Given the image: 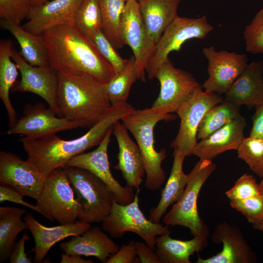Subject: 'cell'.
<instances>
[{
	"label": "cell",
	"mask_w": 263,
	"mask_h": 263,
	"mask_svg": "<svg viewBox=\"0 0 263 263\" xmlns=\"http://www.w3.org/2000/svg\"><path fill=\"white\" fill-rule=\"evenodd\" d=\"M253 227L258 230L263 232V221L252 224Z\"/></svg>",
	"instance_id": "cell-48"
},
{
	"label": "cell",
	"mask_w": 263,
	"mask_h": 263,
	"mask_svg": "<svg viewBox=\"0 0 263 263\" xmlns=\"http://www.w3.org/2000/svg\"><path fill=\"white\" fill-rule=\"evenodd\" d=\"M139 191L137 189L134 200L128 204L114 203L111 212L102 222V228L114 238H120L127 232L134 233L154 250L156 238L170 233V230L168 225L163 226L146 218L139 207Z\"/></svg>",
	"instance_id": "cell-7"
},
{
	"label": "cell",
	"mask_w": 263,
	"mask_h": 263,
	"mask_svg": "<svg viewBox=\"0 0 263 263\" xmlns=\"http://www.w3.org/2000/svg\"><path fill=\"white\" fill-rule=\"evenodd\" d=\"M12 58L21 75L20 79L16 81L12 91L29 92L38 95L59 116L56 97L58 73L50 66L38 67L29 64L14 47Z\"/></svg>",
	"instance_id": "cell-15"
},
{
	"label": "cell",
	"mask_w": 263,
	"mask_h": 263,
	"mask_svg": "<svg viewBox=\"0 0 263 263\" xmlns=\"http://www.w3.org/2000/svg\"><path fill=\"white\" fill-rule=\"evenodd\" d=\"M240 108L225 99L209 109L198 129L197 139H202L239 117Z\"/></svg>",
	"instance_id": "cell-32"
},
{
	"label": "cell",
	"mask_w": 263,
	"mask_h": 263,
	"mask_svg": "<svg viewBox=\"0 0 263 263\" xmlns=\"http://www.w3.org/2000/svg\"><path fill=\"white\" fill-rule=\"evenodd\" d=\"M140 263L137 257L134 241H130L123 245L118 251L111 256L106 263Z\"/></svg>",
	"instance_id": "cell-41"
},
{
	"label": "cell",
	"mask_w": 263,
	"mask_h": 263,
	"mask_svg": "<svg viewBox=\"0 0 263 263\" xmlns=\"http://www.w3.org/2000/svg\"><path fill=\"white\" fill-rule=\"evenodd\" d=\"M35 241L34 263H41L51 248L69 236L82 234L90 228L91 224L79 220L74 223L47 227L39 223L29 212L23 218Z\"/></svg>",
	"instance_id": "cell-21"
},
{
	"label": "cell",
	"mask_w": 263,
	"mask_h": 263,
	"mask_svg": "<svg viewBox=\"0 0 263 263\" xmlns=\"http://www.w3.org/2000/svg\"><path fill=\"white\" fill-rule=\"evenodd\" d=\"M1 26L16 38L20 48L19 52L29 64L38 67H49L47 50L43 35H36L20 25L2 20Z\"/></svg>",
	"instance_id": "cell-28"
},
{
	"label": "cell",
	"mask_w": 263,
	"mask_h": 263,
	"mask_svg": "<svg viewBox=\"0 0 263 263\" xmlns=\"http://www.w3.org/2000/svg\"><path fill=\"white\" fill-rule=\"evenodd\" d=\"M213 242L222 244V249L207 259L198 257L197 263H251L256 257L237 227L226 222L215 228L212 235Z\"/></svg>",
	"instance_id": "cell-18"
},
{
	"label": "cell",
	"mask_w": 263,
	"mask_h": 263,
	"mask_svg": "<svg viewBox=\"0 0 263 263\" xmlns=\"http://www.w3.org/2000/svg\"><path fill=\"white\" fill-rule=\"evenodd\" d=\"M74 23L93 41L97 33L102 30L98 0H82L75 14Z\"/></svg>",
	"instance_id": "cell-34"
},
{
	"label": "cell",
	"mask_w": 263,
	"mask_h": 263,
	"mask_svg": "<svg viewBox=\"0 0 263 263\" xmlns=\"http://www.w3.org/2000/svg\"><path fill=\"white\" fill-rule=\"evenodd\" d=\"M121 29L125 45L133 52L138 78L145 82V72L156 44L148 34L137 1H126L121 16Z\"/></svg>",
	"instance_id": "cell-11"
},
{
	"label": "cell",
	"mask_w": 263,
	"mask_h": 263,
	"mask_svg": "<svg viewBox=\"0 0 263 263\" xmlns=\"http://www.w3.org/2000/svg\"><path fill=\"white\" fill-rule=\"evenodd\" d=\"M173 156L174 159L170 174L161 192L159 202L150 211L149 219L155 223H159L169 206L178 201L188 181V175L184 173L183 169L186 156L179 153H173Z\"/></svg>",
	"instance_id": "cell-27"
},
{
	"label": "cell",
	"mask_w": 263,
	"mask_h": 263,
	"mask_svg": "<svg viewBox=\"0 0 263 263\" xmlns=\"http://www.w3.org/2000/svg\"><path fill=\"white\" fill-rule=\"evenodd\" d=\"M43 36L50 66L57 73L85 76L103 85L114 76L94 41L74 24L52 28Z\"/></svg>",
	"instance_id": "cell-1"
},
{
	"label": "cell",
	"mask_w": 263,
	"mask_h": 263,
	"mask_svg": "<svg viewBox=\"0 0 263 263\" xmlns=\"http://www.w3.org/2000/svg\"><path fill=\"white\" fill-rule=\"evenodd\" d=\"M64 169L80 205L79 220L90 224L102 222L116 201L114 193L101 179L86 169L71 166Z\"/></svg>",
	"instance_id": "cell-5"
},
{
	"label": "cell",
	"mask_w": 263,
	"mask_h": 263,
	"mask_svg": "<svg viewBox=\"0 0 263 263\" xmlns=\"http://www.w3.org/2000/svg\"><path fill=\"white\" fill-rule=\"evenodd\" d=\"M224 99L221 94L204 91L200 84L196 88L175 112L180 119V124L178 133L170 144L173 153L186 156L192 155L197 143L198 129L204 115Z\"/></svg>",
	"instance_id": "cell-9"
},
{
	"label": "cell",
	"mask_w": 263,
	"mask_h": 263,
	"mask_svg": "<svg viewBox=\"0 0 263 263\" xmlns=\"http://www.w3.org/2000/svg\"><path fill=\"white\" fill-rule=\"evenodd\" d=\"M202 53L208 61V75L202 88L206 91L225 94L247 66L246 55L217 51L213 46L204 48Z\"/></svg>",
	"instance_id": "cell-13"
},
{
	"label": "cell",
	"mask_w": 263,
	"mask_h": 263,
	"mask_svg": "<svg viewBox=\"0 0 263 263\" xmlns=\"http://www.w3.org/2000/svg\"><path fill=\"white\" fill-rule=\"evenodd\" d=\"M170 233L156 238L155 253L160 263H190V257L204 249L207 244V238L193 237L190 240L172 238Z\"/></svg>",
	"instance_id": "cell-26"
},
{
	"label": "cell",
	"mask_w": 263,
	"mask_h": 263,
	"mask_svg": "<svg viewBox=\"0 0 263 263\" xmlns=\"http://www.w3.org/2000/svg\"><path fill=\"white\" fill-rule=\"evenodd\" d=\"M50 0H33V6L40 5Z\"/></svg>",
	"instance_id": "cell-49"
},
{
	"label": "cell",
	"mask_w": 263,
	"mask_h": 263,
	"mask_svg": "<svg viewBox=\"0 0 263 263\" xmlns=\"http://www.w3.org/2000/svg\"><path fill=\"white\" fill-rule=\"evenodd\" d=\"M159 94L151 107H162L169 113H175L180 105L200 85L188 71L174 66L168 57L156 72Z\"/></svg>",
	"instance_id": "cell-14"
},
{
	"label": "cell",
	"mask_w": 263,
	"mask_h": 263,
	"mask_svg": "<svg viewBox=\"0 0 263 263\" xmlns=\"http://www.w3.org/2000/svg\"><path fill=\"white\" fill-rule=\"evenodd\" d=\"M32 7L33 0H0V17L2 20L20 25Z\"/></svg>",
	"instance_id": "cell-36"
},
{
	"label": "cell",
	"mask_w": 263,
	"mask_h": 263,
	"mask_svg": "<svg viewBox=\"0 0 263 263\" xmlns=\"http://www.w3.org/2000/svg\"><path fill=\"white\" fill-rule=\"evenodd\" d=\"M82 0H50L33 6L22 27L33 34L43 35L57 26L74 24V15Z\"/></svg>",
	"instance_id": "cell-19"
},
{
	"label": "cell",
	"mask_w": 263,
	"mask_h": 263,
	"mask_svg": "<svg viewBox=\"0 0 263 263\" xmlns=\"http://www.w3.org/2000/svg\"><path fill=\"white\" fill-rule=\"evenodd\" d=\"M148 34L157 44L167 27L178 16L181 0H138Z\"/></svg>",
	"instance_id": "cell-25"
},
{
	"label": "cell",
	"mask_w": 263,
	"mask_h": 263,
	"mask_svg": "<svg viewBox=\"0 0 263 263\" xmlns=\"http://www.w3.org/2000/svg\"><path fill=\"white\" fill-rule=\"evenodd\" d=\"M9 201L24 206L42 215V212L36 205H32L23 199V196L11 187L0 184V202Z\"/></svg>",
	"instance_id": "cell-42"
},
{
	"label": "cell",
	"mask_w": 263,
	"mask_h": 263,
	"mask_svg": "<svg viewBox=\"0 0 263 263\" xmlns=\"http://www.w3.org/2000/svg\"></svg>",
	"instance_id": "cell-52"
},
{
	"label": "cell",
	"mask_w": 263,
	"mask_h": 263,
	"mask_svg": "<svg viewBox=\"0 0 263 263\" xmlns=\"http://www.w3.org/2000/svg\"><path fill=\"white\" fill-rule=\"evenodd\" d=\"M225 100L240 107H256L263 103V62L253 61L225 94Z\"/></svg>",
	"instance_id": "cell-23"
},
{
	"label": "cell",
	"mask_w": 263,
	"mask_h": 263,
	"mask_svg": "<svg viewBox=\"0 0 263 263\" xmlns=\"http://www.w3.org/2000/svg\"><path fill=\"white\" fill-rule=\"evenodd\" d=\"M102 22V31L116 49L125 45L123 39L121 19L126 4L125 0H98Z\"/></svg>",
	"instance_id": "cell-31"
},
{
	"label": "cell",
	"mask_w": 263,
	"mask_h": 263,
	"mask_svg": "<svg viewBox=\"0 0 263 263\" xmlns=\"http://www.w3.org/2000/svg\"><path fill=\"white\" fill-rule=\"evenodd\" d=\"M60 248L68 255L94 256L104 263L119 248L98 226L91 227L82 234L72 236L68 241L61 243Z\"/></svg>",
	"instance_id": "cell-24"
},
{
	"label": "cell",
	"mask_w": 263,
	"mask_h": 263,
	"mask_svg": "<svg viewBox=\"0 0 263 263\" xmlns=\"http://www.w3.org/2000/svg\"><path fill=\"white\" fill-rule=\"evenodd\" d=\"M177 116L169 113L163 107H151L138 110L121 120L134 137L141 151L146 174L145 187L151 191L160 188L166 181V173L162 167L167 157V150L155 149L154 129L161 121L174 120Z\"/></svg>",
	"instance_id": "cell-4"
},
{
	"label": "cell",
	"mask_w": 263,
	"mask_h": 263,
	"mask_svg": "<svg viewBox=\"0 0 263 263\" xmlns=\"http://www.w3.org/2000/svg\"><path fill=\"white\" fill-rule=\"evenodd\" d=\"M237 151L238 158L249 167L263 157V139L250 135L244 137Z\"/></svg>",
	"instance_id": "cell-40"
},
{
	"label": "cell",
	"mask_w": 263,
	"mask_h": 263,
	"mask_svg": "<svg viewBox=\"0 0 263 263\" xmlns=\"http://www.w3.org/2000/svg\"><path fill=\"white\" fill-rule=\"evenodd\" d=\"M127 130L119 121L113 125V133L119 150L118 163L113 168L121 172L126 186L138 189L146 173L145 165L140 149L131 139Z\"/></svg>",
	"instance_id": "cell-20"
},
{
	"label": "cell",
	"mask_w": 263,
	"mask_h": 263,
	"mask_svg": "<svg viewBox=\"0 0 263 263\" xmlns=\"http://www.w3.org/2000/svg\"><path fill=\"white\" fill-rule=\"evenodd\" d=\"M59 116L91 128L111 106L104 85L90 78L58 73L56 91Z\"/></svg>",
	"instance_id": "cell-3"
},
{
	"label": "cell",
	"mask_w": 263,
	"mask_h": 263,
	"mask_svg": "<svg viewBox=\"0 0 263 263\" xmlns=\"http://www.w3.org/2000/svg\"><path fill=\"white\" fill-rule=\"evenodd\" d=\"M26 209L11 207H0V262L7 260L16 243L18 234L28 229L22 220Z\"/></svg>",
	"instance_id": "cell-30"
},
{
	"label": "cell",
	"mask_w": 263,
	"mask_h": 263,
	"mask_svg": "<svg viewBox=\"0 0 263 263\" xmlns=\"http://www.w3.org/2000/svg\"><path fill=\"white\" fill-rule=\"evenodd\" d=\"M13 48L11 40H0V98L6 110L10 127L13 126L18 120L16 111L10 99V91L16 82L19 71L12 58Z\"/></svg>",
	"instance_id": "cell-29"
},
{
	"label": "cell",
	"mask_w": 263,
	"mask_h": 263,
	"mask_svg": "<svg viewBox=\"0 0 263 263\" xmlns=\"http://www.w3.org/2000/svg\"><path fill=\"white\" fill-rule=\"evenodd\" d=\"M36 205L42 215L60 224L76 222L80 214V205L64 169L58 168L45 179Z\"/></svg>",
	"instance_id": "cell-8"
},
{
	"label": "cell",
	"mask_w": 263,
	"mask_h": 263,
	"mask_svg": "<svg viewBox=\"0 0 263 263\" xmlns=\"http://www.w3.org/2000/svg\"><path fill=\"white\" fill-rule=\"evenodd\" d=\"M135 246L140 263H160L155 252L146 243L135 242Z\"/></svg>",
	"instance_id": "cell-44"
},
{
	"label": "cell",
	"mask_w": 263,
	"mask_h": 263,
	"mask_svg": "<svg viewBox=\"0 0 263 263\" xmlns=\"http://www.w3.org/2000/svg\"><path fill=\"white\" fill-rule=\"evenodd\" d=\"M93 41L102 56L113 67L114 74L120 72L126 66L128 59L122 58L116 52V49L102 30L95 36Z\"/></svg>",
	"instance_id": "cell-37"
},
{
	"label": "cell",
	"mask_w": 263,
	"mask_h": 263,
	"mask_svg": "<svg viewBox=\"0 0 263 263\" xmlns=\"http://www.w3.org/2000/svg\"><path fill=\"white\" fill-rule=\"evenodd\" d=\"M23 115L6 132L8 135L21 134L33 139H40L67 130L83 127L77 121L59 117L42 103L26 104Z\"/></svg>",
	"instance_id": "cell-12"
},
{
	"label": "cell",
	"mask_w": 263,
	"mask_h": 263,
	"mask_svg": "<svg viewBox=\"0 0 263 263\" xmlns=\"http://www.w3.org/2000/svg\"><path fill=\"white\" fill-rule=\"evenodd\" d=\"M244 38L247 52L252 54H263V8L245 27Z\"/></svg>",
	"instance_id": "cell-35"
},
{
	"label": "cell",
	"mask_w": 263,
	"mask_h": 263,
	"mask_svg": "<svg viewBox=\"0 0 263 263\" xmlns=\"http://www.w3.org/2000/svg\"><path fill=\"white\" fill-rule=\"evenodd\" d=\"M255 108L250 135L263 139V103Z\"/></svg>",
	"instance_id": "cell-45"
},
{
	"label": "cell",
	"mask_w": 263,
	"mask_h": 263,
	"mask_svg": "<svg viewBox=\"0 0 263 263\" xmlns=\"http://www.w3.org/2000/svg\"><path fill=\"white\" fill-rule=\"evenodd\" d=\"M60 263H92V260H86L81 257L79 255H68L63 253L61 255Z\"/></svg>",
	"instance_id": "cell-46"
},
{
	"label": "cell",
	"mask_w": 263,
	"mask_h": 263,
	"mask_svg": "<svg viewBox=\"0 0 263 263\" xmlns=\"http://www.w3.org/2000/svg\"><path fill=\"white\" fill-rule=\"evenodd\" d=\"M216 169L212 160L200 159L196 163L188 174L187 185L182 196L164 216V224L188 228L193 237L207 238L208 230L199 215L197 203L203 185Z\"/></svg>",
	"instance_id": "cell-6"
},
{
	"label": "cell",
	"mask_w": 263,
	"mask_h": 263,
	"mask_svg": "<svg viewBox=\"0 0 263 263\" xmlns=\"http://www.w3.org/2000/svg\"><path fill=\"white\" fill-rule=\"evenodd\" d=\"M46 178L27 159L23 160L12 152L0 151V184L37 201Z\"/></svg>",
	"instance_id": "cell-16"
},
{
	"label": "cell",
	"mask_w": 263,
	"mask_h": 263,
	"mask_svg": "<svg viewBox=\"0 0 263 263\" xmlns=\"http://www.w3.org/2000/svg\"><path fill=\"white\" fill-rule=\"evenodd\" d=\"M133 56L128 59L126 66L114 74L104 85L106 94L111 105L127 102L132 85L138 79Z\"/></svg>",
	"instance_id": "cell-33"
},
{
	"label": "cell",
	"mask_w": 263,
	"mask_h": 263,
	"mask_svg": "<svg viewBox=\"0 0 263 263\" xmlns=\"http://www.w3.org/2000/svg\"><path fill=\"white\" fill-rule=\"evenodd\" d=\"M260 187V189L261 194L263 195V178H262L261 181L259 184Z\"/></svg>",
	"instance_id": "cell-50"
},
{
	"label": "cell",
	"mask_w": 263,
	"mask_h": 263,
	"mask_svg": "<svg viewBox=\"0 0 263 263\" xmlns=\"http://www.w3.org/2000/svg\"><path fill=\"white\" fill-rule=\"evenodd\" d=\"M249 168L252 171L259 176L260 178H263V157L255 162L253 165L249 167Z\"/></svg>",
	"instance_id": "cell-47"
},
{
	"label": "cell",
	"mask_w": 263,
	"mask_h": 263,
	"mask_svg": "<svg viewBox=\"0 0 263 263\" xmlns=\"http://www.w3.org/2000/svg\"><path fill=\"white\" fill-rule=\"evenodd\" d=\"M135 109L127 102L112 105L102 118L82 136L65 140L56 134L40 139H19L27 160L47 178L58 168H64L69 161L86 150L98 146L114 124Z\"/></svg>",
	"instance_id": "cell-2"
},
{
	"label": "cell",
	"mask_w": 263,
	"mask_h": 263,
	"mask_svg": "<svg viewBox=\"0 0 263 263\" xmlns=\"http://www.w3.org/2000/svg\"><path fill=\"white\" fill-rule=\"evenodd\" d=\"M213 29L205 15L197 18L178 15L165 30L155 45L146 69L148 78L155 77L156 71L170 53L179 52L182 45L190 39L206 38Z\"/></svg>",
	"instance_id": "cell-10"
},
{
	"label": "cell",
	"mask_w": 263,
	"mask_h": 263,
	"mask_svg": "<svg viewBox=\"0 0 263 263\" xmlns=\"http://www.w3.org/2000/svg\"><path fill=\"white\" fill-rule=\"evenodd\" d=\"M230 205L242 213L249 223L253 224L263 221V195L243 200H230Z\"/></svg>",
	"instance_id": "cell-38"
},
{
	"label": "cell",
	"mask_w": 263,
	"mask_h": 263,
	"mask_svg": "<svg viewBox=\"0 0 263 263\" xmlns=\"http://www.w3.org/2000/svg\"><path fill=\"white\" fill-rule=\"evenodd\" d=\"M126 1H129V0H125ZM136 0L137 1L138 0Z\"/></svg>",
	"instance_id": "cell-51"
},
{
	"label": "cell",
	"mask_w": 263,
	"mask_h": 263,
	"mask_svg": "<svg viewBox=\"0 0 263 263\" xmlns=\"http://www.w3.org/2000/svg\"><path fill=\"white\" fill-rule=\"evenodd\" d=\"M29 239L27 232H24L22 236L16 242L9 257L11 263H31L32 262L28 257V253L25 252V244Z\"/></svg>",
	"instance_id": "cell-43"
},
{
	"label": "cell",
	"mask_w": 263,
	"mask_h": 263,
	"mask_svg": "<svg viewBox=\"0 0 263 263\" xmlns=\"http://www.w3.org/2000/svg\"><path fill=\"white\" fill-rule=\"evenodd\" d=\"M113 130V129L108 132L95 150L76 155L69 161L67 166L81 168L92 173L113 191L116 202L126 205L133 201L135 194L132 188L122 186L114 178L110 170L108 148Z\"/></svg>",
	"instance_id": "cell-17"
},
{
	"label": "cell",
	"mask_w": 263,
	"mask_h": 263,
	"mask_svg": "<svg viewBox=\"0 0 263 263\" xmlns=\"http://www.w3.org/2000/svg\"><path fill=\"white\" fill-rule=\"evenodd\" d=\"M246 126L245 119L241 115L232 122L197 142L192 155L201 160H212L220 154L236 150L244 137V132Z\"/></svg>",
	"instance_id": "cell-22"
},
{
	"label": "cell",
	"mask_w": 263,
	"mask_h": 263,
	"mask_svg": "<svg viewBox=\"0 0 263 263\" xmlns=\"http://www.w3.org/2000/svg\"><path fill=\"white\" fill-rule=\"evenodd\" d=\"M230 200H239L259 195L260 187L252 175L244 173L235 182L234 185L225 192Z\"/></svg>",
	"instance_id": "cell-39"
}]
</instances>
